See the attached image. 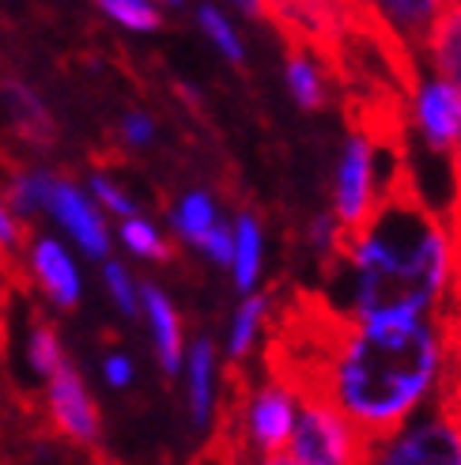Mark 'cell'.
I'll return each mask as SVG.
<instances>
[{
    "label": "cell",
    "instance_id": "cell-29",
    "mask_svg": "<svg viewBox=\"0 0 461 465\" xmlns=\"http://www.w3.org/2000/svg\"><path fill=\"white\" fill-rule=\"evenodd\" d=\"M106 382L110 386H129L132 382V363L125 356H110L106 360Z\"/></svg>",
    "mask_w": 461,
    "mask_h": 465
},
{
    "label": "cell",
    "instance_id": "cell-20",
    "mask_svg": "<svg viewBox=\"0 0 461 465\" xmlns=\"http://www.w3.org/2000/svg\"><path fill=\"white\" fill-rule=\"evenodd\" d=\"M27 356H31V367L38 375L50 379L54 371L64 363V348H61V337L54 330L50 318H34L31 322V344H27Z\"/></svg>",
    "mask_w": 461,
    "mask_h": 465
},
{
    "label": "cell",
    "instance_id": "cell-9",
    "mask_svg": "<svg viewBox=\"0 0 461 465\" xmlns=\"http://www.w3.org/2000/svg\"><path fill=\"white\" fill-rule=\"evenodd\" d=\"M50 213L64 223V231L73 235L91 258H103V253H110V235H106V223L103 216L95 213V208L87 204V197L76 190L73 182L64 178H54V190H50Z\"/></svg>",
    "mask_w": 461,
    "mask_h": 465
},
{
    "label": "cell",
    "instance_id": "cell-7",
    "mask_svg": "<svg viewBox=\"0 0 461 465\" xmlns=\"http://www.w3.org/2000/svg\"><path fill=\"white\" fill-rule=\"evenodd\" d=\"M45 420H50L54 435L68 439V443H76V447H95L103 435L99 409L91 401L80 371L68 360L54 371L50 386H45Z\"/></svg>",
    "mask_w": 461,
    "mask_h": 465
},
{
    "label": "cell",
    "instance_id": "cell-4",
    "mask_svg": "<svg viewBox=\"0 0 461 465\" xmlns=\"http://www.w3.org/2000/svg\"><path fill=\"white\" fill-rule=\"evenodd\" d=\"M367 465H461L457 412L443 398H435L397 431L378 439Z\"/></svg>",
    "mask_w": 461,
    "mask_h": 465
},
{
    "label": "cell",
    "instance_id": "cell-25",
    "mask_svg": "<svg viewBox=\"0 0 461 465\" xmlns=\"http://www.w3.org/2000/svg\"><path fill=\"white\" fill-rule=\"evenodd\" d=\"M201 23H204V31H209V38L220 45V50L230 57V61H242V42L235 38V31H230V23L216 12V8H201Z\"/></svg>",
    "mask_w": 461,
    "mask_h": 465
},
{
    "label": "cell",
    "instance_id": "cell-8",
    "mask_svg": "<svg viewBox=\"0 0 461 465\" xmlns=\"http://www.w3.org/2000/svg\"><path fill=\"white\" fill-rule=\"evenodd\" d=\"M412 122H417L427 152L435 155H454L461 141V91L435 76L412 87Z\"/></svg>",
    "mask_w": 461,
    "mask_h": 465
},
{
    "label": "cell",
    "instance_id": "cell-28",
    "mask_svg": "<svg viewBox=\"0 0 461 465\" xmlns=\"http://www.w3.org/2000/svg\"><path fill=\"white\" fill-rule=\"evenodd\" d=\"M91 190H95V197L110 208V213H118V216H132L136 213V208H132V201L118 190V185H113L110 178H103V174H95V178H91Z\"/></svg>",
    "mask_w": 461,
    "mask_h": 465
},
{
    "label": "cell",
    "instance_id": "cell-5",
    "mask_svg": "<svg viewBox=\"0 0 461 465\" xmlns=\"http://www.w3.org/2000/svg\"><path fill=\"white\" fill-rule=\"evenodd\" d=\"M378 152H382V144L367 129L356 125L348 144H344L340 171H337V220H340V231H359L382 201L386 178H378Z\"/></svg>",
    "mask_w": 461,
    "mask_h": 465
},
{
    "label": "cell",
    "instance_id": "cell-22",
    "mask_svg": "<svg viewBox=\"0 0 461 465\" xmlns=\"http://www.w3.org/2000/svg\"><path fill=\"white\" fill-rule=\"evenodd\" d=\"M99 8L132 31H155L159 23H163V15L155 12L152 0H99Z\"/></svg>",
    "mask_w": 461,
    "mask_h": 465
},
{
    "label": "cell",
    "instance_id": "cell-12",
    "mask_svg": "<svg viewBox=\"0 0 461 465\" xmlns=\"http://www.w3.org/2000/svg\"><path fill=\"white\" fill-rule=\"evenodd\" d=\"M424 54L435 68V76L450 80L457 91H461V0H446L439 19L427 35V45Z\"/></svg>",
    "mask_w": 461,
    "mask_h": 465
},
{
    "label": "cell",
    "instance_id": "cell-35",
    "mask_svg": "<svg viewBox=\"0 0 461 465\" xmlns=\"http://www.w3.org/2000/svg\"><path fill=\"white\" fill-rule=\"evenodd\" d=\"M99 465H113V461H106V458H103V454H99Z\"/></svg>",
    "mask_w": 461,
    "mask_h": 465
},
{
    "label": "cell",
    "instance_id": "cell-16",
    "mask_svg": "<svg viewBox=\"0 0 461 465\" xmlns=\"http://www.w3.org/2000/svg\"><path fill=\"white\" fill-rule=\"evenodd\" d=\"M212 386H216V352H212V341H197L193 352H190V416L193 424L204 428L212 420Z\"/></svg>",
    "mask_w": 461,
    "mask_h": 465
},
{
    "label": "cell",
    "instance_id": "cell-14",
    "mask_svg": "<svg viewBox=\"0 0 461 465\" xmlns=\"http://www.w3.org/2000/svg\"><path fill=\"white\" fill-rule=\"evenodd\" d=\"M5 99H8L12 122H15L23 141H31L34 148H50L54 136H57V125H54L50 110L42 106V99L34 95V91L15 84V80H5Z\"/></svg>",
    "mask_w": 461,
    "mask_h": 465
},
{
    "label": "cell",
    "instance_id": "cell-23",
    "mask_svg": "<svg viewBox=\"0 0 461 465\" xmlns=\"http://www.w3.org/2000/svg\"><path fill=\"white\" fill-rule=\"evenodd\" d=\"M446 318H450V330H454V356H450V375H446V386H443L439 398L457 412V420H461V292H454Z\"/></svg>",
    "mask_w": 461,
    "mask_h": 465
},
{
    "label": "cell",
    "instance_id": "cell-15",
    "mask_svg": "<svg viewBox=\"0 0 461 465\" xmlns=\"http://www.w3.org/2000/svg\"><path fill=\"white\" fill-rule=\"evenodd\" d=\"M50 190H54V174L45 171H23V167H5V182H0V193L5 204L19 220H31L34 213H42L50 204Z\"/></svg>",
    "mask_w": 461,
    "mask_h": 465
},
{
    "label": "cell",
    "instance_id": "cell-33",
    "mask_svg": "<svg viewBox=\"0 0 461 465\" xmlns=\"http://www.w3.org/2000/svg\"><path fill=\"white\" fill-rule=\"evenodd\" d=\"M450 178H454V197L461 193V141H457V148H454V155H450ZM450 197V201H454Z\"/></svg>",
    "mask_w": 461,
    "mask_h": 465
},
{
    "label": "cell",
    "instance_id": "cell-34",
    "mask_svg": "<svg viewBox=\"0 0 461 465\" xmlns=\"http://www.w3.org/2000/svg\"><path fill=\"white\" fill-rule=\"evenodd\" d=\"M253 465H303V461H295L291 454H269L261 461H253Z\"/></svg>",
    "mask_w": 461,
    "mask_h": 465
},
{
    "label": "cell",
    "instance_id": "cell-19",
    "mask_svg": "<svg viewBox=\"0 0 461 465\" xmlns=\"http://www.w3.org/2000/svg\"><path fill=\"white\" fill-rule=\"evenodd\" d=\"M216 227V204L209 193H190L181 197V204L174 208V231L181 239H190L193 246H201V239Z\"/></svg>",
    "mask_w": 461,
    "mask_h": 465
},
{
    "label": "cell",
    "instance_id": "cell-6",
    "mask_svg": "<svg viewBox=\"0 0 461 465\" xmlns=\"http://www.w3.org/2000/svg\"><path fill=\"white\" fill-rule=\"evenodd\" d=\"M295 416H299V393L280 382L269 379L265 386L250 390L246 409H242V435H246V450L253 454H284L295 431Z\"/></svg>",
    "mask_w": 461,
    "mask_h": 465
},
{
    "label": "cell",
    "instance_id": "cell-11",
    "mask_svg": "<svg viewBox=\"0 0 461 465\" xmlns=\"http://www.w3.org/2000/svg\"><path fill=\"white\" fill-rule=\"evenodd\" d=\"M31 258V272L34 281L45 288V295L54 299L57 307H76L80 303V272L73 265V258L50 239H38L34 250H27Z\"/></svg>",
    "mask_w": 461,
    "mask_h": 465
},
{
    "label": "cell",
    "instance_id": "cell-24",
    "mask_svg": "<svg viewBox=\"0 0 461 465\" xmlns=\"http://www.w3.org/2000/svg\"><path fill=\"white\" fill-rule=\"evenodd\" d=\"M122 242H125L132 253H141V258H155V262H167V258H171V246L159 239V231H155L148 220L129 216V223L122 227Z\"/></svg>",
    "mask_w": 461,
    "mask_h": 465
},
{
    "label": "cell",
    "instance_id": "cell-10",
    "mask_svg": "<svg viewBox=\"0 0 461 465\" xmlns=\"http://www.w3.org/2000/svg\"><path fill=\"white\" fill-rule=\"evenodd\" d=\"M367 5H371V12L397 35V42L405 50L424 54L427 35H431L446 0H367Z\"/></svg>",
    "mask_w": 461,
    "mask_h": 465
},
{
    "label": "cell",
    "instance_id": "cell-36",
    "mask_svg": "<svg viewBox=\"0 0 461 465\" xmlns=\"http://www.w3.org/2000/svg\"><path fill=\"white\" fill-rule=\"evenodd\" d=\"M167 5H178V0H167Z\"/></svg>",
    "mask_w": 461,
    "mask_h": 465
},
{
    "label": "cell",
    "instance_id": "cell-21",
    "mask_svg": "<svg viewBox=\"0 0 461 465\" xmlns=\"http://www.w3.org/2000/svg\"><path fill=\"white\" fill-rule=\"evenodd\" d=\"M265 311H269V299L265 295H250L246 303L239 307L235 314V330H230V360H242L253 341H258V330H261V322H265Z\"/></svg>",
    "mask_w": 461,
    "mask_h": 465
},
{
    "label": "cell",
    "instance_id": "cell-3",
    "mask_svg": "<svg viewBox=\"0 0 461 465\" xmlns=\"http://www.w3.org/2000/svg\"><path fill=\"white\" fill-rule=\"evenodd\" d=\"M371 439L352 420L348 412H340L329 398L321 393H303L299 398V416L288 454L303 465H367L371 458Z\"/></svg>",
    "mask_w": 461,
    "mask_h": 465
},
{
    "label": "cell",
    "instance_id": "cell-27",
    "mask_svg": "<svg viewBox=\"0 0 461 465\" xmlns=\"http://www.w3.org/2000/svg\"><path fill=\"white\" fill-rule=\"evenodd\" d=\"M106 284H110V295L118 299L122 314H136V288H132L129 272H125L118 262H110V265H106Z\"/></svg>",
    "mask_w": 461,
    "mask_h": 465
},
{
    "label": "cell",
    "instance_id": "cell-32",
    "mask_svg": "<svg viewBox=\"0 0 461 465\" xmlns=\"http://www.w3.org/2000/svg\"><path fill=\"white\" fill-rule=\"evenodd\" d=\"M193 465H242V461H230V458H223V454H212L209 447H204V450L193 458Z\"/></svg>",
    "mask_w": 461,
    "mask_h": 465
},
{
    "label": "cell",
    "instance_id": "cell-31",
    "mask_svg": "<svg viewBox=\"0 0 461 465\" xmlns=\"http://www.w3.org/2000/svg\"><path fill=\"white\" fill-rule=\"evenodd\" d=\"M446 213H450V223H454V239H457V288H454V292H461V193L450 201V208H446Z\"/></svg>",
    "mask_w": 461,
    "mask_h": 465
},
{
    "label": "cell",
    "instance_id": "cell-26",
    "mask_svg": "<svg viewBox=\"0 0 461 465\" xmlns=\"http://www.w3.org/2000/svg\"><path fill=\"white\" fill-rule=\"evenodd\" d=\"M201 250L209 253L216 265H230V262H235V231H227L223 223H216L209 235L201 239Z\"/></svg>",
    "mask_w": 461,
    "mask_h": 465
},
{
    "label": "cell",
    "instance_id": "cell-2",
    "mask_svg": "<svg viewBox=\"0 0 461 465\" xmlns=\"http://www.w3.org/2000/svg\"><path fill=\"white\" fill-rule=\"evenodd\" d=\"M454 330L443 314H344L318 375L321 398L367 431L371 443L397 431L443 393ZM303 398V393H299Z\"/></svg>",
    "mask_w": 461,
    "mask_h": 465
},
{
    "label": "cell",
    "instance_id": "cell-13",
    "mask_svg": "<svg viewBox=\"0 0 461 465\" xmlns=\"http://www.w3.org/2000/svg\"><path fill=\"white\" fill-rule=\"evenodd\" d=\"M141 299H144V311L152 318V333H155V348H159V363H163L167 375H178V367H181V322L171 307V299L144 284L141 288Z\"/></svg>",
    "mask_w": 461,
    "mask_h": 465
},
{
    "label": "cell",
    "instance_id": "cell-18",
    "mask_svg": "<svg viewBox=\"0 0 461 465\" xmlns=\"http://www.w3.org/2000/svg\"><path fill=\"white\" fill-rule=\"evenodd\" d=\"M288 84H291V95L299 99V106H307V110L326 106V84H321V73L310 61L303 42H291V50H288Z\"/></svg>",
    "mask_w": 461,
    "mask_h": 465
},
{
    "label": "cell",
    "instance_id": "cell-1",
    "mask_svg": "<svg viewBox=\"0 0 461 465\" xmlns=\"http://www.w3.org/2000/svg\"><path fill=\"white\" fill-rule=\"evenodd\" d=\"M329 276L344 281L348 318L443 314L457 288V239L450 213L417 190L408 167L382 190L359 231H340Z\"/></svg>",
    "mask_w": 461,
    "mask_h": 465
},
{
    "label": "cell",
    "instance_id": "cell-30",
    "mask_svg": "<svg viewBox=\"0 0 461 465\" xmlns=\"http://www.w3.org/2000/svg\"><path fill=\"white\" fill-rule=\"evenodd\" d=\"M125 141L129 144H144V141H152V122L148 118H141V114H132V118H125Z\"/></svg>",
    "mask_w": 461,
    "mask_h": 465
},
{
    "label": "cell",
    "instance_id": "cell-17",
    "mask_svg": "<svg viewBox=\"0 0 461 465\" xmlns=\"http://www.w3.org/2000/svg\"><path fill=\"white\" fill-rule=\"evenodd\" d=\"M235 284L239 292H253L258 288V276H261V227L250 213H242L235 220Z\"/></svg>",
    "mask_w": 461,
    "mask_h": 465
}]
</instances>
